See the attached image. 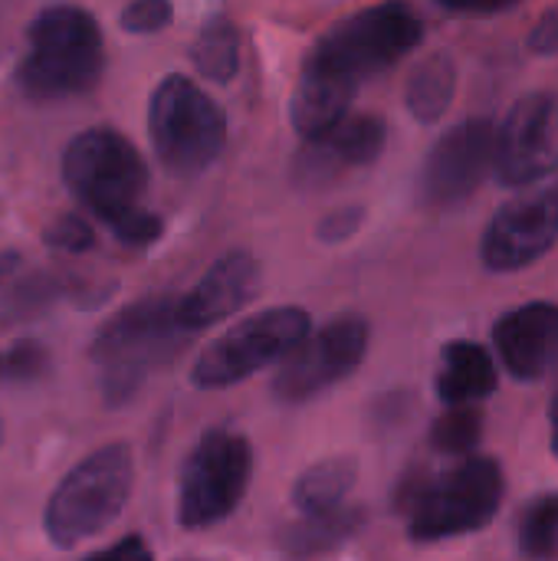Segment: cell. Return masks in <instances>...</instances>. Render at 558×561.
Wrapping results in <instances>:
<instances>
[{
	"instance_id": "277c9868",
	"label": "cell",
	"mask_w": 558,
	"mask_h": 561,
	"mask_svg": "<svg viewBox=\"0 0 558 561\" xmlns=\"http://www.w3.org/2000/svg\"><path fill=\"white\" fill-rule=\"evenodd\" d=\"M424 39V23L408 3H378L339 20L306 56V69L326 72L352 89L388 72Z\"/></svg>"
},
{
	"instance_id": "4dcf8cb0",
	"label": "cell",
	"mask_w": 558,
	"mask_h": 561,
	"mask_svg": "<svg viewBox=\"0 0 558 561\" xmlns=\"http://www.w3.org/2000/svg\"><path fill=\"white\" fill-rule=\"evenodd\" d=\"M86 561H151V549H148V542L141 536H125L115 546L89 556Z\"/></svg>"
},
{
	"instance_id": "2e32d148",
	"label": "cell",
	"mask_w": 558,
	"mask_h": 561,
	"mask_svg": "<svg viewBox=\"0 0 558 561\" xmlns=\"http://www.w3.org/2000/svg\"><path fill=\"white\" fill-rule=\"evenodd\" d=\"M493 348L516 381H543L558 365V302H526L500 316Z\"/></svg>"
},
{
	"instance_id": "1f68e13d",
	"label": "cell",
	"mask_w": 558,
	"mask_h": 561,
	"mask_svg": "<svg viewBox=\"0 0 558 561\" xmlns=\"http://www.w3.org/2000/svg\"><path fill=\"white\" fill-rule=\"evenodd\" d=\"M441 7L457 16H493L513 10V3H454V0H441Z\"/></svg>"
},
{
	"instance_id": "836d02e7",
	"label": "cell",
	"mask_w": 558,
	"mask_h": 561,
	"mask_svg": "<svg viewBox=\"0 0 558 561\" xmlns=\"http://www.w3.org/2000/svg\"><path fill=\"white\" fill-rule=\"evenodd\" d=\"M549 421H553V454H556L558 460V391L556 398H553V408H549Z\"/></svg>"
},
{
	"instance_id": "7a4b0ae2",
	"label": "cell",
	"mask_w": 558,
	"mask_h": 561,
	"mask_svg": "<svg viewBox=\"0 0 558 561\" xmlns=\"http://www.w3.org/2000/svg\"><path fill=\"white\" fill-rule=\"evenodd\" d=\"M105 72L99 20L82 7H46L26 26V49L13 82L33 102L86 95Z\"/></svg>"
},
{
	"instance_id": "ffe728a7",
	"label": "cell",
	"mask_w": 558,
	"mask_h": 561,
	"mask_svg": "<svg viewBox=\"0 0 558 561\" xmlns=\"http://www.w3.org/2000/svg\"><path fill=\"white\" fill-rule=\"evenodd\" d=\"M454 92H457V62L451 59V53H431L411 69L405 85V102L421 125H434L451 108Z\"/></svg>"
},
{
	"instance_id": "e0dca14e",
	"label": "cell",
	"mask_w": 558,
	"mask_h": 561,
	"mask_svg": "<svg viewBox=\"0 0 558 561\" xmlns=\"http://www.w3.org/2000/svg\"><path fill=\"white\" fill-rule=\"evenodd\" d=\"M497 385H500V375H497V362L490 348H483L480 342H464V339L444 345L434 388L447 408H474L477 401L490 398Z\"/></svg>"
},
{
	"instance_id": "52a82bcc",
	"label": "cell",
	"mask_w": 558,
	"mask_h": 561,
	"mask_svg": "<svg viewBox=\"0 0 558 561\" xmlns=\"http://www.w3.org/2000/svg\"><path fill=\"white\" fill-rule=\"evenodd\" d=\"M253 480V447L240 431L210 427L187 454L178 480V526L204 533L230 519Z\"/></svg>"
},
{
	"instance_id": "ba28073f",
	"label": "cell",
	"mask_w": 558,
	"mask_h": 561,
	"mask_svg": "<svg viewBox=\"0 0 558 561\" xmlns=\"http://www.w3.org/2000/svg\"><path fill=\"white\" fill-rule=\"evenodd\" d=\"M62 181L69 194L102 224L138 210L148 191V164L115 128H89L62 151Z\"/></svg>"
},
{
	"instance_id": "ac0fdd59",
	"label": "cell",
	"mask_w": 558,
	"mask_h": 561,
	"mask_svg": "<svg viewBox=\"0 0 558 561\" xmlns=\"http://www.w3.org/2000/svg\"><path fill=\"white\" fill-rule=\"evenodd\" d=\"M355 92L358 89H352V85H345V82H339V79H332L326 72H316V69L303 66L299 85H296V92L289 99V122H293V128L306 141H319L342 118H349Z\"/></svg>"
},
{
	"instance_id": "5bb4252c",
	"label": "cell",
	"mask_w": 558,
	"mask_h": 561,
	"mask_svg": "<svg viewBox=\"0 0 558 561\" xmlns=\"http://www.w3.org/2000/svg\"><path fill=\"white\" fill-rule=\"evenodd\" d=\"M260 286L263 270L257 256L247 250H230L210 263L191 293L174 296V322L187 339H194L214 322H224L227 316L250 306L260 296Z\"/></svg>"
},
{
	"instance_id": "9a60e30c",
	"label": "cell",
	"mask_w": 558,
	"mask_h": 561,
	"mask_svg": "<svg viewBox=\"0 0 558 561\" xmlns=\"http://www.w3.org/2000/svg\"><path fill=\"white\" fill-rule=\"evenodd\" d=\"M385 141L388 125L378 115H349L319 141H306L293 161V181L303 187H322L352 168L372 164L385 151Z\"/></svg>"
},
{
	"instance_id": "5b68a950",
	"label": "cell",
	"mask_w": 558,
	"mask_h": 561,
	"mask_svg": "<svg viewBox=\"0 0 558 561\" xmlns=\"http://www.w3.org/2000/svg\"><path fill=\"white\" fill-rule=\"evenodd\" d=\"M148 138L171 178H201L227 145L224 108L187 76H164L148 102Z\"/></svg>"
},
{
	"instance_id": "83f0119b",
	"label": "cell",
	"mask_w": 558,
	"mask_h": 561,
	"mask_svg": "<svg viewBox=\"0 0 558 561\" xmlns=\"http://www.w3.org/2000/svg\"><path fill=\"white\" fill-rule=\"evenodd\" d=\"M171 16H174V7L168 0H138L122 10L118 23L125 33H158L171 23Z\"/></svg>"
},
{
	"instance_id": "f546056e",
	"label": "cell",
	"mask_w": 558,
	"mask_h": 561,
	"mask_svg": "<svg viewBox=\"0 0 558 561\" xmlns=\"http://www.w3.org/2000/svg\"><path fill=\"white\" fill-rule=\"evenodd\" d=\"M529 49H533L536 56H556L558 53V7L546 10V13L536 20V26H533V33H529Z\"/></svg>"
},
{
	"instance_id": "3957f363",
	"label": "cell",
	"mask_w": 558,
	"mask_h": 561,
	"mask_svg": "<svg viewBox=\"0 0 558 561\" xmlns=\"http://www.w3.org/2000/svg\"><path fill=\"white\" fill-rule=\"evenodd\" d=\"M187 335L174 322V296H145L115 312L92 342V365L109 404L128 401L141 381L178 358Z\"/></svg>"
},
{
	"instance_id": "d4e9b609",
	"label": "cell",
	"mask_w": 558,
	"mask_h": 561,
	"mask_svg": "<svg viewBox=\"0 0 558 561\" xmlns=\"http://www.w3.org/2000/svg\"><path fill=\"white\" fill-rule=\"evenodd\" d=\"M49 352L39 342H13L0 348V385H26L49 375Z\"/></svg>"
},
{
	"instance_id": "603a6c76",
	"label": "cell",
	"mask_w": 558,
	"mask_h": 561,
	"mask_svg": "<svg viewBox=\"0 0 558 561\" xmlns=\"http://www.w3.org/2000/svg\"><path fill=\"white\" fill-rule=\"evenodd\" d=\"M520 549L533 561H558V493L539 496L520 516Z\"/></svg>"
},
{
	"instance_id": "7c38bea8",
	"label": "cell",
	"mask_w": 558,
	"mask_h": 561,
	"mask_svg": "<svg viewBox=\"0 0 558 561\" xmlns=\"http://www.w3.org/2000/svg\"><path fill=\"white\" fill-rule=\"evenodd\" d=\"M493 131L497 125L490 118H467L444 131L421 168V204L451 210L470 201L493 171Z\"/></svg>"
},
{
	"instance_id": "7402d4cb",
	"label": "cell",
	"mask_w": 558,
	"mask_h": 561,
	"mask_svg": "<svg viewBox=\"0 0 558 561\" xmlns=\"http://www.w3.org/2000/svg\"><path fill=\"white\" fill-rule=\"evenodd\" d=\"M191 62L204 79L230 82L240 69V33L230 16H210L191 43Z\"/></svg>"
},
{
	"instance_id": "f1b7e54d",
	"label": "cell",
	"mask_w": 558,
	"mask_h": 561,
	"mask_svg": "<svg viewBox=\"0 0 558 561\" xmlns=\"http://www.w3.org/2000/svg\"><path fill=\"white\" fill-rule=\"evenodd\" d=\"M362 224H365V210H362V207H345V210H335V214L322 217L316 233H319V240H326V243H342V240H349Z\"/></svg>"
},
{
	"instance_id": "8fae6325",
	"label": "cell",
	"mask_w": 558,
	"mask_h": 561,
	"mask_svg": "<svg viewBox=\"0 0 558 561\" xmlns=\"http://www.w3.org/2000/svg\"><path fill=\"white\" fill-rule=\"evenodd\" d=\"M558 161V95L526 92L493 131V174L503 187H529Z\"/></svg>"
},
{
	"instance_id": "9c48e42d",
	"label": "cell",
	"mask_w": 558,
	"mask_h": 561,
	"mask_svg": "<svg viewBox=\"0 0 558 561\" xmlns=\"http://www.w3.org/2000/svg\"><path fill=\"white\" fill-rule=\"evenodd\" d=\"M309 335V312L299 306H273L257 312L220 339H214L191 368V385L204 391H220L247 381L260 368L283 362Z\"/></svg>"
},
{
	"instance_id": "d6986e66",
	"label": "cell",
	"mask_w": 558,
	"mask_h": 561,
	"mask_svg": "<svg viewBox=\"0 0 558 561\" xmlns=\"http://www.w3.org/2000/svg\"><path fill=\"white\" fill-rule=\"evenodd\" d=\"M358 480V463L355 457H329L312 463L293 486V506L303 513V519L309 516H326L342 510L345 496L355 490Z\"/></svg>"
},
{
	"instance_id": "484cf974",
	"label": "cell",
	"mask_w": 558,
	"mask_h": 561,
	"mask_svg": "<svg viewBox=\"0 0 558 561\" xmlns=\"http://www.w3.org/2000/svg\"><path fill=\"white\" fill-rule=\"evenodd\" d=\"M43 243L59 250V253H82L95 247V233L92 227L82 220V214H59L46 230H43Z\"/></svg>"
},
{
	"instance_id": "30bf717a",
	"label": "cell",
	"mask_w": 558,
	"mask_h": 561,
	"mask_svg": "<svg viewBox=\"0 0 558 561\" xmlns=\"http://www.w3.org/2000/svg\"><path fill=\"white\" fill-rule=\"evenodd\" d=\"M372 329L362 316H339L309 332L280 365L273 394L283 404H306L358 371L368 355Z\"/></svg>"
},
{
	"instance_id": "4fadbf2b",
	"label": "cell",
	"mask_w": 558,
	"mask_h": 561,
	"mask_svg": "<svg viewBox=\"0 0 558 561\" xmlns=\"http://www.w3.org/2000/svg\"><path fill=\"white\" fill-rule=\"evenodd\" d=\"M558 240V187L526 191L487 224L480 260L493 273H516L543 260Z\"/></svg>"
},
{
	"instance_id": "4316f807",
	"label": "cell",
	"mask_w": 558,
	"mask_h": 561,
	"mask_svg": "<svg viewBox=\"0 0 558 561\" xmlns=\"http://www.w3.org/2000/svg\"><path fill=\"white\" fill-rule=\"evenodd\" d=\"M109 227H112V233H115L125 247H151V243L161 237L164 220L138 207V210H128V214L109 220Z\"/></svg>"
},
{
	"instance_id": "d6a6232c",
	"label": "cell",
	"mask_w": 558,
	"mask_h": 561,
	"mask_svg": "<svg viewBox=\"0 0 558 561\" xmlns=\"http://www.w3.org/2000/svg\"><path fill=\"white\" fill-rule=\"evenodd\" d=\"M16 266H20V253H3V256H0V283H3Z\"/></svg>"
},
{
	"instance_id": "6da1fadb",
	"label": "cell",
	"mask_w": 558,
	"mask_h": 561,
	"mask_svg": "<svg viewBox=\"0 0 558 561\" xmlns=\"http://www.w3.org/2000/svg\"><path fill=\"white\" fill-rule=\"evenodd\" d=\"M506 496L503 467L493 457H467L441 473H411L395 493L414 542H444L487 529Z\"/></svg>"
},
{
	"instance_id": "8992f818",
	"label": "cell",
	"mask_w": 558,
	"mask_h": 561,
	"mask_svg": "<svg viewBox=\"0 0 558 561\" xmlns=\"http://www.w3.org/2000/svg\"><path fill=\"white\" fill-rule=\"evenodd\" d=\"M132 483H135V460L128 444L118 440L89 454L62 477V483L53 490L46 503L43 526L49 542L59 549H72L99 536L125 510L132 496Z\"/></svg>"
},
{
	"instance_id": "44dd1931",
	"label": "cell",
	"mask_w": 558,
	"mask_h": 561,
	"mask_svg": "<svg viewBox=\"0 0 558 561\" xmlns=\"http://www.w3.org/2000/svg\"><path fill=\"white\" fill-rule=\"evenodd\" d=\"M365 526V510H335L326 516H309L283 529L280 546L289 559H316L342 542H349Z\"/></svg>"
},
{
	"instance_id": "cb8c5ba5",
	"label": "cell",
	"mask_w": 558,
	"mask_h": 561,
	"mask_svg": "<svg viewBox=\"0 0 558 561\" xmlns=\"http://www.w3.org/2000/svg\"><path fill=\"white\" fill-rule=\"evenodd\" d=\"M483 440V414L480 408H447L431 424V447L447 457H474Z\"/></svg>"
}]
</instances>
